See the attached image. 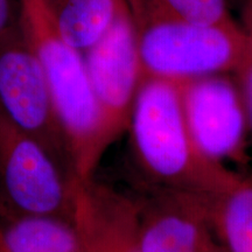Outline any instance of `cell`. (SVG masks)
<instances>
[{"label":"cell","mask_w":252,"mask_h":252,"mask_svg":"<svg viewBox=\"0 0 252 252\" xmlns=\"http://www.w3.org/2000/svg\"><path fill=\"white\" fill-rule=\"evenodd\" d=\"M127 132L135 162L154 189L209 198L235 173L198 151L186 124L180 81L144 77Z\"/></svg>","instance_id":"1"},{"label":"cell","mask_w":252,"mask_h":252,"mask_svg":"<svg viewBox=\"0 0 252 252\" xmlns=\"http://www.w3.org/2000/svg\"><path fill=\"white\" fill-rule=\"evenodd\" d=\"M20 27L48 83L64 133L72 172L80 181L94 178L100 162L98 116L83 54L69 45L46 0H19Z\"/></svg>","instance_id":"2"},{"label":"cell","mask_w":252,"mask_h":252,"mask_svg":"<svg viewBox=\"0 0 252 252\" xmlns=\"http://www.w3.org/2000/svg\"><path fill=\"white\" fill-rule=\"evenodd\" d=\"M135 27L144 77L235 75L252 53V39L235 21L203 24L154 11Z\"/></svg>","instance_id":"3"},{"label":"cell","mask_w":252,"mask_h":252,"mask_svg":"<svg viewBox=\"0 0 252 252\" xmlns=\"http://www.w3.org/2000/svg\"><path fill=\"white\" fill-rule=\"evenodd\" d=\"M74 174L0 109V212L72 222Z\"/></svg>","instance_id":"4"},{"label":"cell","mask_w":252,"mask_h":252,"mask_svg":"<svg viewBox=\"0 0 252 252\" xmlns=\"http://www.w3.org/2000/svg\"><path fill=\"white\" fill-rule=\"evenodd\" d=\"M98 116V151L127 132L144 75L138 53L137 27L124 0H119L108 31L83 53Z\"/></svg>","instance_id":"5"},{"label":"cell","mask_w":252,"mask_h":252,"mask_svg":"<svg viewBox=\"0 0 252 252\" xmlns=\"http://www.w3.org/2000/svg\"><path fill=\"white\" fill-rule=\"evenodd\" d=\"M0 109L74 174L46 76L20 25L0 39Z\"/></svg>","instance_id":"6"},{"label":"cell","mask_w":252,"mask_h":252,"mask_svg":"<svg viewBox=\"0 0 252 252\" xmlns=\"http://www.w3.org/2000/svg\"><path fill=\"white\" fill-rule=\"evenodd\" d=\"M180 84L186 124L198 151L220 165L245 162L250 128L237 82L210 75Z\"/></svg>","instance_id":"7"},{"label":"cell","mask_w":252,"mask_h":252,"mask_svg":"<svg viewBox=\"0 0 252 252\" xmlns=\"http://www.w3.org/2000/svg\"><path fill=\"white\" fill-rule=\"evenodd\" d=\"M137 203L143 252H224L207 197L154 189L146 202Z\"/></svg>","instance_id":"8"},{"label":"cell","mask_w":252,"mask_h":252,"mask_svg":"<svg viewBox=\"0 0 252 252\" xmlns=\"http://www.w3.org/2000/svg\"><path fill=\"white\" fill-rule=\"evenodd\" d=\"M72 223L89 252H143L137 201L94 178L75 181Z\"/></svg>","instance_id":"9"},{"label":"cell","mask_w":252,"mask_h":252,"mask_svg":"<svg viewBox=\"0 0 252 252\" xmlns=\"http://www.w3.org/2000/svg\"><path fill=\"white\" fill-rule=\"evenodd\" d=\"M208 212L224 252H252V171L235 172L208 198Z\"/></svg>","instance_id":"10"},{"label":"cell","mask_w":252,"mask_h":252,"mask_svg":"<svg viewBox=\"0 0 252 252\" xmlns=\"http://www.w3.org/2000/svg\"><path fill=\"white\" fill-rule=\"evenodd\" d=\"M60 32L83 54L108 31L119 0H46Z\"/></svg>","instance_id":"11"},{"label":"cell","mask_w":252,"mask_h":252,"mask_svg":"<svg viewBox=\"0 0 252 252\" xmlns=\"http://www.w3.org/2000/svg\"><path fill=\"white\" fill-rule=\"evenodd\" d=\"M154 11H162L203 24H224L234 21L229 14L226 0H154L150 13Z\"/></svg>","instance_id":"12"},{"label":"cell","mask_w":252,"mask_h":252,"mask_svg":"<svg viewBox=\"0 0 252 252\" xmlns=\"http://www.w3.org/2000/svg\"><path fill=\"white\" fill-rule=\"evenodd\" d=\"M242 98H243L249 128L252 132V53L235 74Z\"/></svg>","instance_id":"13"},{"label":"cell","mask_w":252,"mask_h":252,"mask_svg":"<svg viewBox=\"0 0 252 252\" xmlns=\"http://www.w3.org/2000/svg\"><path fill=\"white\" fill-rule=\"evenodd\" d=\"M20 25L19 0H0V39Z\"/></svg>","instance_id":"14"},{"label":"cell","mask_w":252,"mask_h":252,"mask_svg":"<svg viewBox=\"0 0 252 252\" xmlns=\"http://www.w3.org/2000/svg\"><path fill=\"white\" fill-rule=\"evenodd\" d=\"M124 1L133 18L135 26L144 20L154 5V0H124Z\"/></svg>","instance_id":"15"},{"label":"cell","mask_w":252,"mask_h":252,"mask_svg":"<svg viewBox=\"0 0 252 252\" xmlns=\"http://www.w3.org/2000/svg\"><path fill=\"white\" fill-rule=\"evenodd\" d=\"M242 15H243V28L252 39V0H244Z\"/></svg>","instance_id":"16"}]
</instances>
